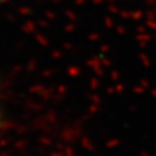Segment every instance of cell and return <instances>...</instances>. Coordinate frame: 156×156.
Returning <instances> with one entry per match:
<instances>
[{"mask_svg": "<svg viewBox=\"0 0 156 156\" xmlns=\"http://www.w3.org/2000/svg\"><path fill=\"white\" fill-rule=\"evenodd\" d=\"M5 2H8V0H0V5H2V4H4Z\"/></svg>", "mask_w": 156, "mask_h": 156, "instance_id": "6da1fadb", "label": "cell"}]
</instances>
